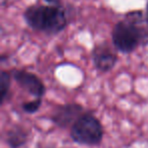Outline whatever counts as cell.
<instances>
[{
	"instance_id": "1",
	"label": "cell",
	"mask_w": 148,
	"mask_h": 148,
	"mask_svg": "<svg viewBox=\"0 0 148 148\" xmlns=\"http://www.w3.org/2000/svg\"><path fill=\"white\" fill-rule=\"evenodd\" d=\"M23 18L31 29L47 35L61 33L68 23L65 9L59 4L31 5L23 12Z\"/></svg>"
},
{
	"instance_id": "2",
	"label": "cell",
	"mask_w": 148,
	"mask_h": 148,
	"mask_svg": "<svg viewBox=\"0 0 148 148\" xmlns=\"http://www.w3.org/2000/svg\"><path fill=\"white\" fill-rule=\"evenodd\" d=\"M141 11H133L128 13L125 19L114 25L112 41L118 51L124 54L131 53L144 41L145 34L141 27Z\"/></svg>"
},
{
	"instance_id": "3",
	"label": "cell",
	"mask_w": 148,
	"mask_h": 148,
	"mask_svg": "<svg viewBox=\"0 0 148 148\" xmlns=\"http://www.w3.org/2000/svg\"><path fill=\"white\" fill-rule=\"evenodd\" d=\"M70 137L79 145H99L103 137V125L92 114L84 113L71 126Z\"/></svg>"
},
{
	"instance_id": "4",
	"label": "cell",
	"mask_w": 148,
	"mask_h": 148,
	"mask_svg": "<svg viewBox=\"0 0 148 148\" xmlns=\"http://www.w3.org/2000/svg\"><path fill=\"white\" fill-rule=\"evenodd\" d=\"M82 113L83 108L79 103H65V105L57 106L54 109L51 120L56 126L64 129L69 127L70 125H73L82 115Z\"/></svg>"
},
{
	"instance_id": "5",
	"label": "cell",
	"mask_w": 148,
	"mask_h": 148,
	"mask_svg": "<svg viewBox=\"0 0 148 148\" xmlns=\"http://www.w3.org/2000/svg\"><path fill=\"white\" fill-rule=\"evenodd\" d=\"M12 77L23 90L35 97H43L46 93L44 82L32 72L25 70H14L12 72Z\"/></svg>"
},
{
	"instance_id": "6",
	"label": "cell",
	"mask_w": 148,
	"mask_h": 148,
	"mask_svg": "<svg viewBox=\"0 0 148 148\" xmlns=\"http://www.w3.org/2000/svg\"><path fill=\"white\" fill-rule=\"evenodd\" d=\"M91 58L95 67L99 72H109L116 66L118 57L106 44H101L93 48Z\"/></svg>"
},
{
	"instance_id": "7",
	"label": "cell",
	"mask_w": 148,
	"mask_h": 148,
	"mask_svg": "<svg viewBox=\"0 0 148 148\" xmlns=\"http://www.w3.org/2000/svg\"><path fill=\"white\" fill-rule=\"evenodd\" d=\"M29 135V131L25 127L14 125L6 132L5 141L10 148H21L27 144Z\"/></svg>"
},
{
	"instance_id": "8",
	"label": "cell",
	"mask_w": 148,
	"mask_h": 148,
	"mask_svg": "<svg viewBox=\"0 0 148 148\" xmlns=\"http://www.w3.org/2000/svg\"><path fill=\"white\" fill-rule=\"evenodd\" d=\"M10 73L8 71L2 70L0 73V90H1V105L8 99L9 91H10Z\"/></svg>"
},
{
	"instance_id": "9",
	"label": "cell",
	"mask_w": 148,
	"mask_h": 148,
	"mask_svg": "<svg viewBox=\"0 0 148 148\" xmlns=\"http://www.w3.org/2000/svg\"><path fill=\"white\" fill-rule=\"evenodd\" d=\"M42 106V97H36L35 99L31 101H27L23 103L21 108L27 114H35L40 110Z\"/></svg>"
},
{
	"instance_id": "10",
	"label": "cell",
	"mask_w": 148,
	"mask_h": 148,
	"mask_svg": "<svg viewBox=\"0 0 148 148\" xmlns=\"http://www.w3.org/2000/svg\"><path fill=\"white\" fill-rule=\"evenodd\" d=\"M46 2H48V3H51V4H58L59 3V0H45Z\"/></svg>"
},
{
	"instance_id": "11",
	"label": "cell",
	"mask_w": 148,
	"mask_h": 148,
	"mask_svg": "<svg viewBox=\"0 0 148 148\" xmlns=\"http://www.w3.org/2000/svg\"><path fill=\"white\" fill-rule=\"evenodd\" d=\"M145 19L148 23V2H147V5H146V13H145Z\"/></svg>"
}]
</instances>
